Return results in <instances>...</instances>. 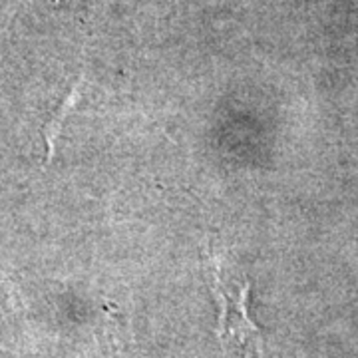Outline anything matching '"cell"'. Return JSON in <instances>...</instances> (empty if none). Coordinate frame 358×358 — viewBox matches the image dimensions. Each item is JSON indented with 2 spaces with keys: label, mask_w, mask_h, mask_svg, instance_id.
<instances>
[{
  "label": "cell",
  "mask_w": 358,
  "mask_h": 358,
  "mask_svg": "<svg viewBox=\"0 0 358 358\" xmlns=\"http://www.w3.org/2000/svg\"><path fill=\"white\" fill-rule=\"evenodd\" d=\"M215 275V291L221 299V319H219V336L223 341V345L231 350H239V352H251L255 350L261 355V331L257 329V324L249 319L247 305H249V282L241 285L239 293L233 294L223 287V282L219 281L217 273Z\"/></svg>",
  "instance_id": "1"
}]
</instances>
